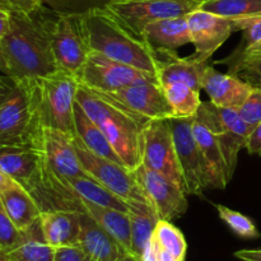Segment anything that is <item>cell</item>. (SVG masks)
Wrapping results in <instances>:
<instances>
[{
    "label": "cell",
    "instance_id": "cell-45",
    "mask_svg": "<svg viewBox=\"0 0 261 261\" xmlns=\"http://www.w3.org/2000/svg\"><path fill=\"white\" fill-rule=\"evenodd\" d=\"M160 261H178L173 256L172 254H170L168 251H166L165 249H162L160 245Z\"/></svg>",
    "mask_w": 261,
    "mask_h": 261
},
{
    "label": "cell",
    "instance_id": "cell-42",
    "mask_svg": "<svg viewBox=\"0 0 261 261\" xmlns=\"http://www.w3.org/2000/svg\"><path fill=\"white\" fill-rule=\"evenodd\" d=\"M10 28V12L0 8V41Z\"/></svg>",
    "mask_w": 261,
    "mask_h": 261
},
{
    "label": "cell",
    "instance_id": "cell-39",
    "mask_svg": "<svg viewBox=\"0 0 261 261\" xmlns=\"http://www.w3.org/2000/svg\"><path fill=\"white\" fill-rule=\"evenodd\" d=\"M245 149L250 153V154H257L261 157V122L256 125L252 129L251 134L249 135L247 139L246 148Z\"/></svg>",
    "mask_w": 261,
    "mask_h": 261
},
{
    "label": "cell",
    "instance_id": "cell-17",
    "mask_svg": "<svg viewBox=\"0 0 261 261\" xmlns=\"http://www.w3.org/2000/svg\"><path fill=\"white\" fill-rule=\"evenodd\" d=\"M201 89L205 91L213 105L226 109H239L249 94L252 87L236 74L219 73L213 66L208 65L204 73Z\"/></svg>",
    "mask_w": 261,
    "mask_h": 261
},
{
    "label": "cell",
    "instance_id": "cell-41",
    "mask_svg": "<svg viewBox=\"0 0 261 261\" xmlns=\"http://www.w3.org/2000/svg\"><path fill=\"white\" fill-rule=\"evenodd\" d=\"M233 256L242 261H261V250H239Z\"/></svg>",
    "mask_w": 261,
    "mask_h": 261
},
{
    "label": "cell",
    "instance_id": "cell-40",
    "mask_svg": "<svg viewBox=\"0 0 261 261\" xmlns=\"http://www.w3.org/2000/svg\"><path fill=\"white\" fill-rule=\"evenodd\" d=\"M15 86V82L9 76H0V107L5 103L8 97L12 93L13 88Z\"/></svg>",
    "mask_w": 261,
    "mask_h": 261
},
{
    "label": "cell",
    "instance_id": "cell-31",
    "mask_svg": "<svg viewBox=\"0 0 261 261\" xmlns=\"http://www.w3.org/2000/svg\"><path fill=\"white\" fill-rule=\"evenodd\" d=\"M153 236L162 249L172 254L178 261H185L188 252V242L182 232L170 221L160 219Z\"/></svg>",
    "mask_w": 261,
    "mask_h": 261
},
{
    "label": "cell",
    "instance_id": "cell-18",
    "mask_svg": "<svg viewBox=\"0 0 261 261\" xmlns=\"http://www.w3.org/2000/svg\"><path fill=\"white\" fill-rule=\"evenodd\" d=\"M143 38L166 59L177 56L175 51L191 43L188 19L185 17L167 18L148 24L142 32Z\"/></svg>",
    "mask_w": 261,
    "mask_h": 261
},
{
    "label": "cell",
    "instance_id": "cell-26",
    "mask_svg": "<svg viewBox=\"0 0 261 261\" xmlns=\"http://www.w3.org/2000/svg\"><path fill=\"white\" fill-rule=\"evenodd\" d=\"M74 130H75V135L78 139L84 144L87 149L91 150L94 154L99 155V157L107 158L114 162L121 163V158L117 155L112 145L105 137L103 133L101 132L96 122L84 112L81 105L75 101V106H74Z\"/></svg>",
    "mask_w": 261,
    "mask_h": 261
},
{
    "label": "cell",
    "instance_id": "cell-6",
    "mask_svg": "<svg viewBox=\"0 0 261 261\" xmlns=\"http://www.w3.org/2000/svg\"><path fill=\"white\" fill-rule=\"evenodd\" d=\"M194 117L213 133L223 153L229 173L233 176L240 150L246 148L249 135L255 126L247 124L237 109L218 107L211 101L201 102Z\"/></svg>",
    "mask_w": 261,
    "mask_h": 261
},
{
    "label": "cell",
    "instance_id": "cell-34",
    "mask_svg": "<svg viewBox=\"0 0 261 261\" xmlns=\"http://www.w3.org/2000/svg\"><path fill=\"white\" fill-rule=\"evenodd\" d=\"M236 31L242 32V46L234 54H245L261 43V14L256 17L234 20Z\"/></svg>",
    "mask_w": 261,
    "mask_h": 261
},
{
    "label": "cell",
    "instance_id": "cell-29",
    "mask_svg": "<svg viewBox=\"0 0 261 261\" xmlns=\"http://www.w3.org/2000/svg\"><path fill=\"white\" fill-rule=\"evenodd\" d=\"M166 99L175 117H194L201 105L200 91L184 83H168L162 86Z\"/></svg>",
    "mask_w": 261,
    "mask_h": 261
},
{
    "label": "cell",
    "instance_id": "cell-9",
    "mask_svg": "<svg viewBox=\"0 0 261 261\" xmlns=\"http://www.w3.org/2000/svg\"><path fill=\"white\" fill-rule=\"evenodd\" d=\"M76 78L82 86L97 92L119 91L143 82H160L155 75L112 60L94 51L89 53Z\"/></svg>",
    "mask_w": 261,
    "mask_h": 261
},
{
    "label": "cell",
    "instance_id": "cell-30",
    "mask_svg": "<svg viewBox=\"0 0 261 261\" xmlns=\"http://www.w3.org/2000/svg\"><path fill=\"white\" fill-rule=\"evenodd\" d=\"M200 9L232 20L261 14V0H205Z\"/></svg>",
    "mask_w": 261,
    "mask_h": 261
},
{
    "label": "cell",
    "instance_id": "cell-22",
    "mask_svg": "<svg viewBox=\"0 0 261 261\" xmlns=\"http://www.w3.org/2000/svg\"><path fill=\"white\" fill-rule=\"evenodd\" d=\"M79 213H86L94 219L127 254H133L132 226L126 212L115 208L96 205L88 201H81Z\"/></svg>",
    "mask_w": 261,
    "mask_h": 261
},
{
    "label": "cell",
    "instance_id": "cell-11",
    "mask_svg": "<svg viewBox=\"0 0 261 261\" xmlns=\"http://www.w3.org/2000/svg\"><path fill=\"white\" fill-rule=\"evenodd\" d=\"M205 0H120L107 5L130 30L142 36L148 24L167 18L185 17ZM143 37V36H142Z\"/></svg>",
    "mask_w": 261,
    "mask_h": 261
},
{
    "label": "cell",
    "instance_id": "cell-44",
    "mask_svg": "<svg viewBox=\"0 0 261 261\" xmlns=\"http://www.w3.org/2000/svg\"><path fill=\"white\" fill-rule=\"evenodd\" d=\"M232 58H241V56H261V43L259 46H256L255 48H252V50L247 51V53L245 54H232Z\"/></svg>",
    "mask_w": 261,
    "mask_h": 261
},
{
    "label": "cell",
    "instance_id": "cell-1",
    "mask_svg": "<svg viewBox=\"0 0 261 261\" xmlns=\"http://www.w3.org/2000/svg\"><path fill=\"white\" fill-rule=\"evenodd\" d=\"M82 32L89 50L137 68L158 78L166 59L130 30L109 8H96L79 14Z\"/></svg>",
    "mask_w": 261,
    "mask_h": 261
},
{
    "label": "cell",
    "instance_id": "cell-24",
    "mask_svg": "<svg viewBox=\"0 0 261 261\" xmlns=\"http://www.w3.org/2000/svg\"><path fill=\"white\" fill-rule=\"evenodd\" d=\"M40 168V155L31 147H18L0 154V170L30 190Z\"/></svg>",
    "mask_w": 261,
    "mask_h": 261
},
{
    "label": "cell",
    "instance_id": "cell-10",
    "mask_svg": "<svg viewBox=\"0 0 261 261\" xmlns=\"http://www.w3.org/2000/svg\"><path fill=\"white\" fill-rule=\"evenodd\" d=\"M28 147L37 150L40 162L56 175L64 177L88 176L79 162L71 138L60 130L35 125L28 138Z\"/></svg>",
    "mask_w": 261,
    "mask_h": 261
},
{
    "label": "cell",
    "instance_id": "cell-23",
    "mask_svg": "<svg viewBox=\"0 0 261 261\" xmlns=\"http://www.w3.org/2000/svg\"><path fill=\"white\" fill-rule=\"evenodd\" d=\"M0 199L5 212L19 231H27L40 219L42 212L40 205L19 184L0 191Z\"/></svg>",
    "mask_w": 261,
    "mask_h": 261
},
{
    "label": "cell",
    "instance_id": "cell-2",
    "mask_svg": "<svg viewBox=\"0 0 261 261\" xmlns=\"http://www.w3.org/2000/svg\"><path fill=\"white\" fill-rule=\"evenodd\" d=\"M0 43L8 76L13 81H35L58 70L50 41L36 10L10 12V28Z\"/></svg>",
    "mask_w": 261,
    "mask_h": 261
},
{
    "label": "cell",
    "instance_id": "cell-8",
    "mask_svg": "<svg viewBox=\"0 0 261 261\" xmlns=\"http://www.w3.org/2000/svg\"><path fill=\"white\" fill-rule=\"evenodd\" d=\"M168 122L172 130L176 155L186 194L201 195L206 189H211V177L194 134V117H171Z\"/></svg>",
    "mask_w": 261,
    "mask_h": 261
},
{
    "label": "cell",
    "instance_id": "cell-33",
    "mask_svg": "<svg viewBox=\"0 0 261 261\" xmlns=\"http://www.w3.org/2000/svg\"><path fill=\"white\" fill-rule=\"evenodd\" d=\"M216 209L218 212L219 218L239 237L251 240L257 239L260 236L255 223L247 216H245V214L240 213L237 211H233V209L228 208V206L222 205V204H217Z\"/></svg>",
    "mask_w": 261,
    "mask_h": 261
},
{
    "label": "cell",
    "instance_id": "cell-28",
    "mask_svg": "<svg viewBox=\"0 0 261 261\" xmlns=\"http://www.w3.org/2000/svg\"><path fill=\"white\" fill-rule=\"evenodd\" d=\"M7 256L10 261H55V249L46 242L40 219L24 231L22 242Z\"/></svg>",
    "mask_w": 261,
    "mask_h": 261
},
{
    "label": "cell",
    "instance_id": "cell-37",
    "mask_svg": "<svg viewBox=\"0 0 261 261\" xmlns=\"http://www.w3.org/2000/svg\"><path fill=\"white\" fill-rule=\"evenodd\" d=\"M237 110L242 119L251 126L261 122V88H252L246 101Z\"/></svg>",
    "mask_w": 261,
    "mask_h": 261
},
{
    "label": "cell",
    "instance_id": "cell-43",
    "mask_svg": "<svg viewBox=\"0 0 261 261\" xmlns=\"http://www.w3.org/2000/svg\"><path fill=\"white\" fill-rule=\"evenodd\" d=\"M15 184H18V182H15V181L13 180V178H10L7 173L3 172V171L0 170V191H3V190H5V189L10 188V186L15 185Z\"/></svg>",
    "mask_w": 261,
    "mask_h": 261
},
{
    "label": "cell",
    "instance_id": "cell-38",
    "mask_svg": "<svg viewBox=\"0 0 261 261\" xmlns=\"http://www.w3.org/2000/svg\"><path fill=\"white\" fill-rule=\"evenodd\" d=\"M55 261H92L79 246L55 249Z\"/></svg>",
    "mask_w": 261,
    "mask_h": 261
},
{
    "label": "cell",
    "instance_id": "cell-49",
    "mask_svg": "<svg viewBox=\"0 0 261 261\" xmlns=\"http://www.w3.org/2000/svg\"><path fill=\"white\" fill-rule=\"evenodd\" d=\"M0 261H10L9 257L7 256V254L3 251H0Z\"/></svg>",
    "mask_w": 261,
    "mask_h": 261
},
{
    "label": "cell",
    "instance_id": "cell-15",
    "mask_svg": "<svg viewBox=\"0 0 261 261\" xmlns=\"http://www.w3.org/2000/svg\"><path fill=\"white\" fill-rule=\"evenodd\" d=\"M97 92V91H94ZM124 106L130 112L142 117L145 121L157 119H171L173 111L166 99L160 82H143L133 84L119 91L98 92Z\"/></svg>",
    "mask_w": 261,
    "mask_h": 261
},
{
    "label": "cell",
    "instance_id": "cell-32",
    "mask_svg": "<svg viewBox=\"0 0 261 261\" xmlns=\"http://www.w3.org/2000/svg\"><path fill=\"white\" fill-rule=\"evenodd\" d=\"M219 63L226 64L228 66V73L239 75L252 88H261V56H229L227 60Z\"/></svg>",
    "mask_w": 261,
    "mask_h": 261
},
{
    "label": "cell",
    "instance_id": "cell-7",
    "mask_svg": "<svg viewBox=\"0 0 261 261\" xmlns=\"http://www.w3.org/2000/svg\"><path fill=\"white\" fill-rule=\"evenodd\" d=\"M71 142H73L74 149H75L84 172L92 180L98 182L99 185L121 198L126 203L132 200L149 203L140 185L138 184L134 171L129 170L126 166L121 165V163L114 162V161H110L107 158L99 157V155L92 153L91 150L84 147V144L78 139L76 135L71 138Z\"/></svg>",
    "mask_w": 261,
    "mask_h": 261
},
{
    "label": "cell",
    "instance_id": "cell-5",
    "mask_svg": "<svg viewBox=\"0 0 261 261\" xmlns=\"http://www.w3.org/2000/svg\"><path fill=\"white\" fill-rule=\"evenodd\" d=\"M46 31L58 69L78 74L88 58L89 50L79 22V14L59 13L41 5L36 9Z\"/></svg>",
    "mask_w": 261,
    "mask_h": 261
},
{
    "label": "cell",
    "instance_id": "cell-19",
    "mask_svg": "<svg viewBox=\"0 0 261 261\" xmlns=\"http://www.w3.org/2000/svg\"><path fill=\"white\" fill-rule=\"evenodd\" d=\"M40 224L46 242L54 249L78 245L81 233V213L65 209L41 212Z\"/></svg>",
    "mask_w": 261,
    "mask_h": 261
},
{
    "label": "cell",
    "instance_id": "cell-48",
    "mask_svg": "<svg viewBox=\"0 0 261 261\" xmlns=\"http://www.w3.org/2000/svg\"><path fill=\"white\" fill-rule=\"evenodd\" d=\"M14 148H18V147H12V145H5V144H2V143H0V154H2V153L8 152V150L14 149Z\"/></svg>",
    "mask_w": 261,
    "mask_h": 261
},
{
    "label": "cell",
    "instance_id": "cell-4",
    "mask_svg": "<svg viewBox=\"0 0 261 261\" xmlns=\"http://www.w3.org/2000/svg\"><path fill=\"white\" fill-rule=\"evenodd\" d=\"M28 83L33 105V126L53 127L73 138L74 106L81 87L75 74L58 69Z\"/></svg>",
    "mask_w": 261,
    "mask_h": 261
},
{
    "label": "cell",
    "instance_id": "cell-46",
    "mask_svg": "<svg viewBox=\"0 0 261 261\" xmlns=\"http://www.w3.org/2000/svg\"><path fill=\"white\" fill-rule=\"evenodd\" d=\"M0 71H2L4 75L8 76V65H7V60H5L4 53H3L2 43H0Z\"/></svg>",
    "mask_w": 261,
    "mask_h": 261
},
{
    "label": "cell",
    "instance_id": "cell-25",
    "mask_svg": "<svg viewBox=\"0 0 261 261\" xmlns=\"http://www.w3.org/2000/svg\"><path fill=\"white\" fill-rule=\"evenodd\" d=\"M208 68V61L199 60L193 55L181 59L175 56L162 64L158 73L161 86L168 83H184L196 91H201V82Z\"/></svg>",
    "mask_w": 261,
    "mask_h": 261
},
{
    "label": "cell",
    "instance_id": "cell-35",
    "mask_svg": "<svg viewBox=\"0 0 261 261\" xmlns=\"http://www.w3.org/2000/svg\"><path fill=\"white\" fill-rule=\"evenodd\" d=\"M120 0H43V5L59 13L83 14L96 8H105Z\"/></svg>",
    "mask_w": 261,
    "mask_h": 261
},
{
    "label": "cell",
    "instance_id": "cell-36",
    "mask_svg": "<svg viewBox=\"0 0 261 261\" xmlns=\"http://www.w3.org/2000/svg\"><path fill=\"white\" fill-rule=\"evenodd\" d=\"M24 232L19 231L5 212L0 199V251L8 254L22 242Z\"/></svg>",
    "mask_w": 261,
    "mask_h": 261
},
{
    "label": "cell",
    "instance_id": "cell-3",
    "mask_svg": "<svg viewBox=\"0 0 261 261\" xmlns=\"http://www.w3.org/2000/svg\"><path fill=\"white\" fill-rule=\"evenodd\" d=\"M76 102L96 122L129 170L134 171L142 165L143 129L148 121L114 99L82 84L76 93Z\"/></svg>",
    "mask_w": 261,
    "mask_h": 261
},
{
    "label": "cell",
    "instance_id": "cell-27",
    "mask_svg": "<svg viewBox=\"0 0 261 261\" xmlns=\"http://www.w3.org/2000/svg\"><path fill=\"white\" fill-rule=\"evenodd\" d=\"M127 205L132 226L133 255L139 259L160 222V217L155 213L154 208L145 201L132 200Z\"/></svg>",
    "mask_w": 261,
    "mask_h": 261
},
{
    "label": "cell",
    "instance_id": "cell-20",
    "mask_svg": "<svg viewBox=\"0 0 261 261\" xmlns=\"http://www.w3.org/2000/svg\"><path fill=\"white\" fill-rule=\"evenodd\" d=\"M76 246L92 261H116L125 254L121 246L86 213H81V233Z\"/></svg>",
    "mask_w": 261,
    "mask_h": 261
},
{
    "label": "cell",
    "instance_id": "cell-16",
    "mask_svg": "<svg viewBox=\"0 0 261 261\" xmlns=\"http://www.w3.org/2000/svg\"><path fill=\"white\" fill-rule=\"evenodd\" d=\"M191 43L195 47L194 58L208 61L213 54L236 31L234 20L203 9H196L186 15Z\"/></svg>",
    "mask_w": 261,
    "mask_h": 261
},
{
    "label": "cell",
    "instance_id": "cell-12",
    "mask_svg": "<svg viewBox=\"0 0 261 261\" xmlns=\"http://www.w3.org/2000/svg\"><path fill=\"white\" fill-rule=\"evenodd\" d=\"M142 165L166 176L184 188V180L168 119L152 120L143 129Z\"/></svg>",
    "mask_w": 261,
    "mask_h": 261
},
{
    "label": "cell",
    "instance_id": "cell-14",
    "mask_svg": "<svg viewBox=\"0 0 261 261\" xmlns=\"http://www.w3.org/2000/svg\"><path fill=\"white\" fill-rule=\"evenodd\" d=\"M33 117L32 97L28 83L15 82L12 93L0 107V143L12 147H28Z\"/></svg>",
    "mask_w": 261,
    "mask_h": 261
},
{
    "label": "cell",
    "instance_id": "cell-13",
    "mask_svg": "<svg viewBox=\"0 0 261 261\" xmlns=\"http://www.w3.org/2000/svg\"><path fill=\"white\" fill-rule=\"evenodd\" d=\"M138 184L154 208L160 219L175 221L188 211V194L185 189L166 176L149 170L144 165L134 170Z\"/></svg>",
    "mask_w": 261,
    "mask_h": 261
},
{
    "label": "cell",
    "instance_id": "cell-21",
    "mask_svg": "<svg viewBox=\"0 0 261 261\" xmlns=\"http://www.w3.org/2000/svg\"><path fill=\"white\" fill-rule=\"evenodd\" d=\"M193 130L201 153H203L204 160H205L206 167H208L211 189L224 190L227 185L231 182L233 176L229 173L226 160H224V155L216 137L205 125L198 121L195 117H194Z\"/></svg>",
    "mask_w": 261,
    "mask_h": 261
},
{
    "label": "cell",
    "instance_id": "cell-47",
    "mask_svg": "<svg viewBox=\"0 0 261 261\" xmlns=\"http://www.w3.org/2000/svg\"><path fill=\"white\" fill-rule=\"evenodd\" d=\"M116 261H139V259L135 257L133 254H127V252H125V254H122Z\"/></svg>",
    "mask_w": 261,
    "mask_h": 261
}]
</instances>
